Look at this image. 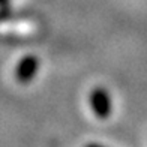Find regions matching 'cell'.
<instances>
[{
	"mask_svg": "<svg viewBox=\"0 0 147 147\" xmlns=\"http://www.w3.org/2000/svg\"><path fill=\"white\" fill-rule=\"evenodd\" d=\"M84 147H104L102 144H98V143H89V144H86Z\"/></svg>",
	"mask_w": 147,
	"mask_h": 147,
	"instance_id": "3",
	"label": "cell"
},
{
	"mask_svg": "<svg viewBox=\"0 0 147 147\" xmlns=\"http://www.w3.org/2000/svg\"><path fill=\"white\" fill-rule=\"evenodd\" d=\"M38 59L35 56H26L21 59V62L17 66V77L20 81H30L36 75L38 71Z\"/></svg>",
	"mask_w": 147,
	"mask_h": 147,
	"instance_id": "2",
	"label": "cell"
},
{
	"mask_svg": "<svg viewBox=\"0 0 147 147\" xmlns=\"http://www.w3.org/2000/svg\"><path fill=\"white\" fill-rule=\"evenodd\" d=\"M90 107H92V111L93 114L99 119H107L111 114V108H113V104H111V99L108 92L102 87H98L90 93Z\"/></svg>",
	"mask_w": 147,
	"mask_h": 147,
	"instance_id": "1",
	"label": "cell"
}]
</instances>
